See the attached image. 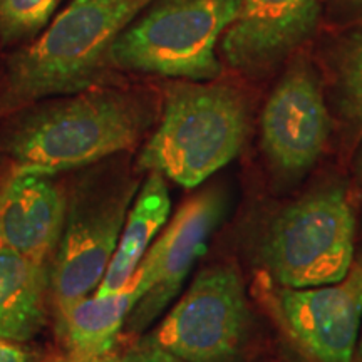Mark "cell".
I'll return each instance as SVG.
<instances>
[{
	"mask_svg": "<svg viewBox=\"0 0 362 362\" xmlns=\"http://www.w3.org/2000/svg\"><path fill=\"white\" fill-rule=\"evenodd\" d=\"M354 2H359V4H362V0H354Z\"/></svg>",
	"mask_w": 362,
	"mask_h": 362,
	"instance_id": "22",
	"label": "cell"
},
{
	"mask_svg": "<svg viewBox=\"0 0 362 362\" xmlns=\"http://www.w3.org/2000/svg\"><path fill=\"white\" fill-rule=\"evenodd\" d=\"M357 357L362 362V330H361V337L357 339Z\"/></svg>",
	"mask_w": 362,
	"mask_h": 362,
	"instance_id": "20",
	"label": "cell"
},
{
	"mask_svg": "<svg viewBox=\"0 0 362 362\" xmlns=\"http://www.w3.org/2000/svg\"><path fill=\"white\" fill-rule=\"evenodd\" d=\"M285 324L317 362H352L362 320V259L341 282L279 293Z\"/></svg>",
	"mask_w": 362,
	"mask_h": 362,
	"instance_id": "10",
	"label": "cell"
},
{
	"mask_svg": "<svg viewBox=\"0 0 362 362\" xmlns=\"http://www.w3.org/2000/svg\"><path fill=\"white\" fill-rule=\"evenodd\" d=\"M49 267L0 247V341L25 342L47 320Z\"/></svg>",
	"mask_w": 362,
	"mask_h": 362,
	"instance_id": "14",
	"label": "cell"
},
{
	"mask_svg": "<svg viewBox=\"0 0 362 362\" xmlns=\"http://www.w3.org/2000/svg\"><path fill=\"white\" fill-rule=\"evenodd\" d=\"M248 133L243 94L225 84H175L160 124L138 158L183 188H197L238 155Z\"/></svg>",
	"mask_w": 362,
	"mask_h": 362,
	"instance_id": "3",
	"label": "cell"
},
{
	"mask_svg": "<svg viewBox=\"0 0 362 362\" xmlns=\"http://www.w3.org/2000/svg\"><path fill=\"white\" fill-rule=\"evenodd\" d=\"M220 215L221 198L214 189L197 194L176 211L136 270L141 297L126 319L129 332L149 327L176 297L194 262L205 252Z\"/></svg>",
	"mask_w": 362,
	"mask_h": 362,
	"instance_id": "8",
	"label": "cell"
},
{
	"mask_svg": "<svg viewBox=\"0 0 362 362\" xmlns=\"http://www.w3.org/2000/svg\"><path fill=\"white\" fill-rule=\"evenodd\" d=\"M319 8V0H242L221 37V54L235 69H265L309 37Z\"/></svg>",
	"mask_w": 362,
	"mask_h": 362,
	"instance_id": "11",
	"label": "cell"
},
{
	"mask_svg": "<svg viewBox=\"0 0 362 362\" xmlns=\"http://www.w3.org/2000/svg\"><path fill=\"white\" fill-rule=\"evenodd\" d=\"M67 193L56 175L12 170L0 185V247L47 265L61 240Z\"/></svg>",
	"mask_w": 362,
	"mask_h": 362,
	"instance_id": "12",
	"label": "cell"
},
{
	"mask_svg": "<svg viewBox=\"0 0 362 362\" xmlns=\"http://www.w3.org/2000/svg\"><path fill=\"white\" fill-rule=\"evenodd\" d=\"M59 0H0V37L4 42L29 40L47 27Z\"/></svg>",
	"mask_w": 362,
	"mask_h": 362,
	"instance_id": "16",
	"label": "cell"
},
{
	"mask_svg": "<svg viewBox=\"0 0 362 362\" xmlns=\"http://www.w3.org/2000/svg\"><path fill=\"white\" fill-rule=\"evenodd\" d=\"M106 161L81 175L67 194L64 228L49 265V297L54 309L96 291L138 193L134 176Z\"/></svg>",
	"mask_w": 362,
	"mask_h": 362,
	"instance_id": "5",
	"label": "cell"
},
{
	"mask_svg": "<svg viewBox=\"0 0 362 362\" xmlns=\"http://www.w3.org/2000/svg\"><path fill=\"white\" fill-rule=\"evenodd\" d=\"M141 297L138 272L119 291L86 296L59 307L56 330L69 361H89L115 349L126 319Z\"/></svg>",
	"mask_w": 362,
	"mask_h": 362,
	"instance_id": "13",
	"label": "cell"
},
{
	"mask_svg": "<svg viewBox=\"0 0 362 362\" xmlns=\"http://www.w3.org/2000/svg\"><path fill=\"white\" fill-rule=\"evenodd\" d=\"M245 287L230 265H214L188 291L144 342L181 362H233L248 332Z\"/></svg>",
	"mask_w": 362,
	"mask_h": 362,
	"instance_id": "7",
	"label": "cell"
},
{
	"mask_svg": "<svg viewBox=\"0 0 362 362\" xmlns=\"http://www.w3.org/2000/svg\"><path fill=\"white\" fill-rule=\"evenodd\" d=\"M356 218L346 193L330 187L292 203L274 220L264 259L288 288L341 282L354 264Z\"/></svg>",
	"mask_w": 362,
	"mask_h": 362,
	"instance_id": "6",
	"label": "cell"
},
{
	"mask_svg": "<svg viewBox=\"0 0 362 362\" xmlns=\"http://www.w3.org/2000/svg\"><path fill=\"white\" fill-rule=\"evenodd\" d=\"M330 116L309 66H292L272 90L262 115V144L275 168L302 175L322 155Z\"/></svg>",
	"mask_w": 362,
	"mask_h": 362,
	"instance_id": "9",
	"label": "cell"
},
{
	"mask_svg": "<svg viewBox=\"0 0 362 362\" xmlns=\"http://www.w3.org/2000/svg\"><path fill=\"white\" fill-rule=\"evenodd\" d=\"M149 124L136 94L93 88L27 107L0 133L13 170L59 175L129 151Z\"/></svg>",
	"mask_w": 362,
	"mask_h": 362,
	"instance_id": "1",
	"label": "cell"
},
{
	"mask_svg": "<svg viewBox=\"0 0 362 362\" xmlns=\"http://www.w3.org/2000/svg\"><path fill=\"white\" fill-rule=\"evenodd\" d=\"M0 362H29V356L16 342L0 341Z\"/></svg>",
	"mask_w": 362,
	"mask_h": 362,
	"instance_id": "19",
	"label": "cell"
},
{
	"mask_svg": "<svg viewBox=\"0 0 362 362\" xmlns=\"http://www.w3.org/2000/svg\"><path fill=\"white\" fill-rule=\"evenodd\" d=\"M357 171H359V176H361V180H362V151H361L359 161H357Z\"/></svg>",
	"mask_w": 362,
	"mask_h": 362,
	"instance_id": "21",
	"label": "cell"
},
{
	"mask_svg": "<svg viewBox=\"0 0 362 362\" xmlns=\"http://www.w3.org/2000/svg\"><path fill=\"white\" fill-rule=\"evenodd\" d=\"M67 362H181L168 354L166 351L160 349V347L151 346L148 342H141L134 349H129L126 352H121V354H115V352H110V354L96 357V359L89 361H67Z\"/></svg>",
	"mask_w": 362,
	"mask_h": 362,
	"instance_id": "18",
	"label": "cell"
},
{
	"mask_svg": "<svg viewBox=\"0 0 362 362\" xmlns=\"http://www.w3.org/2000/svg\"><path fill=\"white\" fill-rule=\"evenodd\" d=\"M342 94L346 111L362 126V33L354 40L342 69Z\"/></svg>",
	"mask_w": 362,
	"mask_h": 362,
	"instance_id": "17",
	"label": "cell"
},
{
	"mask_svg": "<svg viewBox=\"0 0 362 362\" xmlns=\"http://www.w3.org/2000/svg\"><path fill=\"white\" fill-rule=\"evenodd\" d=\"M153 0H72L7 66L0 110L93 88L112 67L117 35Z\"/></svg>",
	"mask_w": 362,
	"mask_h": 362,
	"instance_id": "2",
	"label": "cell"
},
{
	"mask_svg": "<svg viewBox=\"0 0 362 362\" xmlns=\"http://www.w3.org/2000/svg\"><path fill=\"white\" fill-rule=\"evenodd\" d=\"M242 0H153L117 35L112 67L188 81L220 74L215 47Z\"/></svg>",
	"mask_w": 362,
	"mask_h": 362,
	"instance_id": "4",
	"label": "cell"
},
{
	"mask_svg": "<svg viewBox=\"0 0 362 362\" xmlns=\"http://www.w3.org/2000/svg\"><path fill=\"white\" fill-rule=\"evenodd\" d=\"M170 210L171 200L165 176L156 171H149L148 178L138 192L134 205L126 215L119 242L106 274L93 293H112L123 288L133 279L143 257L146 255L149 243L168 220Z\"/></svg>",
	"mask_w": 362,
	"mask_h": 362,
	"instance_id": "15",
	"label": "cell"
}]
</instances>
